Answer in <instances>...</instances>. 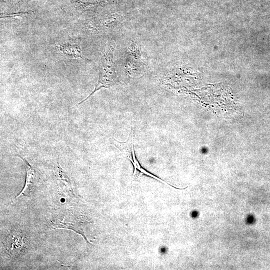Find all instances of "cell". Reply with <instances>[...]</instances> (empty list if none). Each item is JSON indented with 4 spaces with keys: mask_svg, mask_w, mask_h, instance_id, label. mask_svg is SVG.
<instances>
[{
    "mask_svg": "<svg viewBox=\"0 0 270 270\" xmlns=\"http://www.w3.org/2000/svg\"><path fill=\"white\" fill-rule=\"evenodd\" d=\"M114 48L115 44L114 42H108L104 46L100 60L98 80L95 88L92 93L78 105L85 102L100 88H110L115 84L117 76L113 60Z\"/></svg>",
    "mask_w": 270,
    "mask_h": 270,
    "instance_id": "6da1fadb",
    "label": "cell"
},
{
    "mask_svg": "<svg viewBox=\"0 0 270 270\" xmlns=\"http://www.w3.org/2000/svg\"><path fill=\"white\" fill-rule=\"evenodd\" d=\"M30 240L28 237L18 229L10 230L6 236L4 247L6 253L12 258L24 254L28 249Z\"/></svg>",
    "mask_w": 270,
    "mask_h": 270,
    "instance_id": "3957f363",
    "label": "cell"
},
{
    "mask_svg": "<svg viewBox=\"0 0 270 270\" xmlns=\"http://www.w3.org/2000/svg\"><path fill=\"white\" fill-rule=\"evenodd\" d=\"M12 0H8V2H10L12 1Z\"/></svg>",
    "mask_w": 270,
    "mask_h": 270,
    "instance_id": "52a82bcc",
    "label": "cell"
},
{
    "mask_svg": "<svg viewBox=\"0 0 270 270\" xmlns=\"http://www.w3.org/2000/svg\"><path fill=\"white\" fill-rule=\"evenodd\" d=\"M24 160L26 168V178L25 184L22 190L16 196L15 200L23 196H30L34 185L36 178V172L34 168L24 158L19 156Z\"/></svg>",
    "mask_w": 270,
    "mask_h": 270,
    "instance_id": "277c9868",
    "label": "cell"
},
{
    "mask_svg": "<svg viewBox=\"0 0 270 270\" xmlns=\"http://www.w3.org/2000/svg\"><path fill=\"white\" fill-rule=\"evenodd\" d=\"M127 49L128 56L136 60L144 62L140 47L136 42L132 41Z\"/></svg>",
    "mask_w": 270,
    "mask_h": 270,
    "instance_id": "8992f818",
    "label": "cell"
},
{
    "mask_svg": "<svg viewBox=\"0 0 270 270\" xmlns=\"http://www.w3.org/2000/svg\"><path fill=\"white\" fill-rule=\"evenodd\" d=\"M114 146H116V148H118L121 152L124 154V156L127 158L132 162L134 166V172L132 176L134 178L138 179L139 176H140V174H142L152 178L163 184H167L174 188L178 190H183L186 188H176L174 186L168 184L166 182L163 180L162 179L150 172L144 169L142 167L136 156L133 140L132 136H130L128 139L124 142H120L116 140H114Z\"/></svg>",
    "mask_w": 270,
    "mask_h": 270,
    "instance_id": "7a4b0ae2",
    "label": "cell"
},
{
    "mask_svg": "<svg viewBox=\"0 0 270 270\" xmlns=\"http://www.w3.org/2000/svg\"><path fill=\"white\" fill-rule=\"evenodd\" d=\"M57 48L62 53L70 57L89 60L82 56L80 47L76 44L66 42L57 46Z\"/></svg>",
    "mask_w": 270,
    "mask_h": 270,
    "instance_id": "5b68a950",
    "label": "cell"
}]
</instances>
